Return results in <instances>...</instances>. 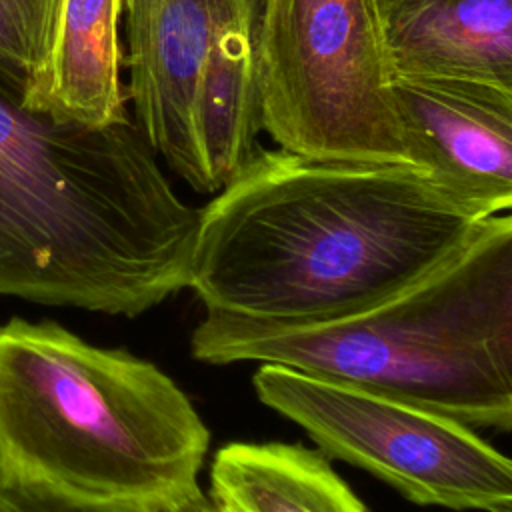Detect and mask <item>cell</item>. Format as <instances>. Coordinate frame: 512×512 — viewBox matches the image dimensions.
Segmentation results:
<instances>
[{
    "mask_svg": "<svg viewBox=\"0 0 512 512\" xmlns=\"http://www.w3.org/2000/svg\"><path fill=\"white\" fill-rule=\"evenodd\" d=\"M196 220L132 116L30 108L0 62V296L138 316L186 288Z\"/></svg>",
    "mask_w": 512,
    "mask_h": 512,
    "instance_id": "cell-2",
    "label": "cell"
},
{
    "mask_svg": "<svg viewBox=\"0 0 512 512\" xmlns=\"http://www.w3.org/2000/svg\"><path fill=\"white\" fill-rule=\"evenodd\" d=\"M258 0H122L132 120L152 152L200 192L192 100L222 30Z\"/></svg>",
    "mask_w": 512,
    "mask_h": 512,
    "instance_id": "cell-7",
    "label": "cell"
},
{
    "mask_svg": "<svg viewBox=\"0 0 512 512\" xmlns=\"http://www.w3.org/2000/svg\"><path fill=\"white\" fill-rule=\"evenodd\" d=\"M192 354L278 364L466 426H512V218L488 216L448 260L394 296L320 324L206 312Z\"/></svg>",
    "mask_w": 512,
    "mask_h": 512,
    "instance_id": "cell-3",
    "label": "cell"
},
{
    "mask_svg": "<svg viewBox=\"0 0 512 512\" xmlns=\"http://www.w3.org/2000/svg\"><path fill=\"white\" fill-rule=\"evenodd\" d=\"M258 10L230 22L214 42L192 100L200 194H216L258 152L262 106L256 72Z\"/></svg>",
    "mask_w": 512,
    "mask_h": 512,
    "instance_id": "cell-10",
    "label": "cell"
},
{
    "mask_svg": "<svg viewBox=\"0 0 512 512\" xmlns=\"http://www.w3.org/2000/svg\"><path fill=\"white\" fill-rule=\"evenodd\" d=\"M214 512H366L326 454L302 444L232 442L210 466Z\"/></svg>",
    "mask_w": 512,
    "mask_h": 512,
    "instance_id": "cell-11",
    "label": "cell"
},
{
    "mask_svg": "<svg viewBox=\"0 0 512 512\" xmlns=\"http://www.w3.org/2000/svg\"><path fill=\"white\" fill-rule=\"evenodd\" d=\"M510 512H512V510H510Z\"/></svg>",
    "mask_w": 512,
    "mask_h": 512,
    "instance_id": "cell-16",
    "label": "cell"
},
{
    "mask_svg": "<svg viewBox=\"0 0 512 512\" xmlns=\"http://www.w3.org/2000/svg\"><path fill=\"white\" fill-rule=\"evenodd\" d=\"M0 512H214L200 488L168 500L102 502L52 492L38 484L0 478Z\"/></svg>",
    "mask_w": 512,
    "mask_h": 512,
    "instance_id": "cell-14",
    "label": "cell"
},
{
    "mask_svg": "<svg viewBox=\"0 0 512 512\" xmlns=\"http://www.w3.org/2000/svg\"><path fill=\"white\" fill-rule=\"evenodd\" d=\"M486 218L416 166L260 146L198 208L186 288L206 312L330 322L420 280Z\"/></svg>",
    "mask_w": 512,
    "mask_h": 512,
    "instance_id": "cell-1",
    "label": "cell"
},
{
    "mask_svg": "<svg viewBox=\"0 0 512 512\" xmlns=\"http://www.w3.org/2000/svg\"><path fill=\"white\" fill-rule=\"evenodd\" d=\"M256 72L278 148L414 166L378 0H258Z\"/></svg>",
    "mask_w": 512,
    "mask_h": 512,
    "instance_id": "cell-5",
    "label": "cell"
},
{
    "mask_svg": "<svg viewBox=\"0 0 512 512\" xmlns=\"http://www.w3.org/2000/svg\"><path fill=\"white\" fill-rule=\"evenodd\" d=\"M122 0H62L48 76V110L84 124L122 120Z\"/></svg>",
    "mask_w": 512,
    "mask_h": 512,
    "instance_id": "cell-12",
    "label": "cell"
},
{
    "mask_svg": "<svg viewBox=\"0 0 512 512\" xmlns=\"http://www.w3.org/2000/svg\"><path fill=\"white\" fill-rule=\"evenodd\" d=\"M404 2L408 0H378V6H380V12H382V18H386L392 10H396L398 6H402Z\"/></svg>",
    "mask_w": 512,
    "mask_h": 512,
    "instance_id": "cell-15",
    "label": "cell"
},
{
    "mask_svg": "<svg viewBox=\"0 0 512 512\" xmlns=\"http://www.w3.org/2000/svg\"><path fill=\"white\" fill-rule=\"evenodd\" d=\"M384 30L394 74L512 90V0H408Z\"/></svg>",
    "mask_w": 512,
    "mask_h": 512,
    "instance_id": "cell-9",
    "label": "cell"
},
{
    "mask_svg": "<svg viewBox=\"0 0 512 512\" xmlns=\"http://www.w3.org/2000/svg\"><path fill=\"white\" fill-rule=\"evenodd\" d=\"M394 98L414 166L494 216L512 206V90L394 74Z\"/></svg>",
    "mask_w": 512,
    "mask_h": 512,
    "instance_id": "cell-8",
    "label": "cell"
},
{
    "mask_svg": "<svg viewBox=\"0 0 512 512\" xmlns=\"http://www.w3.org/2000/svg\"><path fill=\"white\" fill-rule=\"evenodd\" d=\"M210 430L148 360L56 322L0 324V478L102 502L198 486Z\"/></svg>",
    "mask_w": 512,
    "mask_h": 512,
    "instance_id": "cell-4",
    "label": "cell"
},
{
    "mask_svg": "<svg viewBox=\"0 0 512 512\" xmlns=\"http://www.w3.org/2000/svg\"><path fill=\"white\" fill-rule=\"evenodd\" d=\"M62 0H0V62L30 108L48 110V76Z\"/></svg>",
    "mask_w": 512,
    "mask_h": 512,
    "instance_id": "cell-13",
    "label": "cell"
},
{
    "mask_svg": "<svg viewBox=\"0 0 512 512\" xmlns=\"http://www.w3.org/2000/svg\"><path fill=\"white\" fill-rule=\"evenodd\" d=\"M254 390L322 454L370 472L414 504L512 510L508 456L454 418L278 364L256 370Z\"/></svg>",
    "mask_w": 512,
    "mask_h": 512,
    "instance_id": "cell-6",
    "label": "cell"
}]
</instances>
